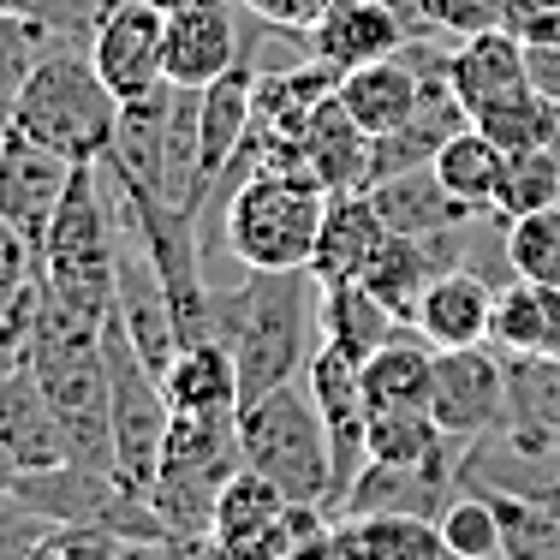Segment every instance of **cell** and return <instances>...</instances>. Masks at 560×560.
<instances>
[{
	"label": "cell",
	"instance_id": "cell-1",
	"mask_svg": "<svg viewBox=\"0 0 560 560\" xmlns=\"http://www.w3.org/2000/svg\"><path fill=\"white\" fill-rule=\"evenodd\" d=\"M215 340L238 364V394L257 399L299 382L311 352L323 346V280L316 269H245L215 280Z\"/></svg>",
	"mask_w": 560,
	"mask_h": 560
},
{
	"label": "cell",
	"instance_id": "cell-2",
	"mask_svg": "<svg viewBox=\"0 0 560 560\" xmlns=\"http://www.w3.org/2000/svg\"><path fill=\"white\" fill-rule=\"evenodd\" d=\"M328 197L335 191L299 162V143H287V150L257 155L209 203L221 209V238L238 269H311Z\"/></svg>",
	"mask_w": 560,
	"mask_h": 560
},
{
	"label": "cell",
	"instance_id": "cell-3",
	"mask_svg": "<svg viewBox=\"0 0 560 560\" xmlns=\"http://www.w3.org/2000/svg\"><path fill=\"white\" fill-rule=\"evenodd\" d=\"M24 364L36 370L48 406L60 411L72 435L78 465H96L114 477V406H108V352H102V323L66 311L48 299L36 316V335L24 346Z\"/></svg>",
	"mask_w": 560,
	"mask_h": 560
},
{
	"label": "cell",
	"instance_id": "cell-4",
	"mask_svg": "<svg viewBox=\"0 0 560 560\" xmlns=\"http://www.w3.org/2000/svg\"><path fill=\"white\" fill-rule=\"evenodd\" d=\"M43 287L66 311L108 323L114 316V269H119V209L114 179L102 162H78L55 226L43 238Z\"/></svg>",
	"mask_w": 560,
	"mask_h": 560
},
{
	"label": "cell",
	"instance_id": "cell-5",
	"mask_svg": "<svg viewBox=\"0 0 560 560\" xmlns=\"http://www.w3.org/2000/svg\"><path fill=\"white\" fill-rule=\"evenodd\" d=\"M12 126L24 138L48 143V150L72 155V162H102L119 126V96L108 90V78L96 72L90 48L60 43L12 90Z\"/></svg>",
	"mask_w": 560,
	"mask_h": 560
},
{
	"label": "cell",
	"instance_id": "cell-6",
	"mask_svg": "<svg viewBox=\"0 0 560 560\" xmlns=\"http://www.w3.org/2000/svg\"><path fill=\"white\" fill-rule=\"evenodd\" d=\"M245 471L238 411H173V430L150 483V506L173 542H203L215 530V501Z\"/></svg>",
	"mask_w": 560,
	"mask_h": 560
},
{
	"label": "cell",
	"instance_id": "cell-7",
	"mask_svg": "<svg viewBox=\"0 0 560 560\" xmlns=\"http://www.w3.org/2000/svg\"><path fill=\"white\" fill-rule=\"evenodd\" d=\"M238 442H245V465L269 477L287 501L328 506V495H335V453H328V423L316 411V394L304 376L245 399L238 406Z\"/></svg>",
	"mask_w": 560,
	"mask_h": 560
},
{
	"label": "cell",
	"instance_id": "cell-8",
	"mask_svg": "<svg viewBox=\"0 0 560 560\" xmlns=\"http://www.w3.org/2000/svg\"><path fill=\"white\" fill-rule=\"evenodd\" d=\"M102 352H108V406H114V483L150 501L155 465H162V447L173 430V399L162 376L138 358L119 316L102 323Z\"/></svg>",
	"mask_w": 560,
	"mask_h": 560
},
{
	"label": "cell",
	"instance_id": "cell-9",
	"mask_svg": "<svg viewBox=\"0 0 560 560\" xmlns=\"http://www.w3.org/2000/svg\"><path fill=\"white\" fill-rule=\"evenodd\" d=\"M430 418L453 442H495L513 418V382H506V352L495 340L477 346H435V399Z\"/></svg>",
	"mask_w": 560,
	"mask_h": 560
},
{
	"label": "cell",
	"instance_id": "cell-10",
	"mask_svg": "<svg viewBox=\"0 0 560 560\" xmlns=\"http://www.w3.org/2000/svg\"><path fill=\"white\" fill-rule=\"evenodd\" d=\"M90 60L119 102H138L167 84V12L155 0H114L90 36Z\"/></svg>",
	"mask_w": 560,
	"mask_h": 560
},
{
	"label": "cell",
	"instance_id": "cell-11",
	"mask_svg": "<svg viewBox=\"0 0 560 560\" xmlns=\"http://www.w3.org/2000/svg\"><path fill=\"white\" fill-rule=\"evenodd\" d=\"M72 173H78L72 155L24 138L19 126L7 131V150H0V215L31 238L36 257H43V238L60 215L66 191H72Z\"/></svg>",
	"mask_w": 560,
	"mask_h": 560
},
{
	"label": "cell",
	"instance_id": "cell-12",
	"mask_svg": "<svg viewBox=\"0 0 560 560\" xmlns=\"http://www.w3.org/2000/svg\"><path fill=\"white\" fill-rule=\"evenodd\" d=\"M411 36H418V24L394 0H328V12L304 31V48H311V60L335 66V72H358L370 60L411 48Z\"/></svg>",
	"mask_w": 560,
	"mask_h": 560
},
{
	"label": "cell",
	"instance_id": "cell-13",
	"mask_svg": "<svg viewBox=\"0 0 560 560\" xmlns=\"http://www.w3.org/2000/svg\"><path fill=\"white\" fill-rule=\"evenodd\" d=\"M442 72L459 96V108L471 119H483L489 108H506L513 96H525L530 84V66H525V36L518 31H477V36H459V43L442 48Z\"/></svg>",
	"mask_w": 560,
	"mask_h": 560
},
{
	"label": "cell",
	"instance_id": "cell-14",
	"mask_svg": "<svg viewBox=\"0 0 560 560\" xmlns=\"http://www.w3.org/2000/svg\"><path fill=\"white\" fill-rule=\"evenodd\" d=\"M506 382H513V418H506L501 442L525 465H537L549 483L560 477V358H506Z\"/></svg>",
	"mask_w": 560,
	"mask_h": 560
},
{
	"label": "cell",
	"instance_id": "cell-15",
	"mask_svg": "<svg viewBox=\"0 0 560 560\" xmlns=\"http://www.w3.org/2000/svg\"><path fill=\"white\" fill-rule=\"evenodd\" d=\"M0 447H7V459L19 465L24 477L36 471H60V465H72V435H66L60 411L48 406L43 382H36V370L12 364V376L0 382Z\"/></svg>",
	"mask_w": 560,
	"mask_h": 560
},
{
	"label": "cell",
	"instance_id": "cell-16",
	"mask_svg": "<svg viewBox=\"0 0 560 560\" xmlns=\"http://www.w3.org/2000/svg\"><path fill=\"white\" fill-rule=\"evenodd\" d=\"M238 0H221V7H179L167 12V84L203 90L215 84L221 72H233L245 60V43H238Z\"/></svg>",
	"mask_w": 560,
	"mask_h": 560
},
{
	"label": "cell",
	"instance_id": "cell-17",
	"mask_svg": "<svg viewBox=\"0 0 560 560\" xmlns=\"http://www.w3.org/2000/svg\"><path fill=\"white\" fill-rule=\"evenodd\" d=\"M250 114H257V66L238 60L215 84L197 90V167H203V203L233 167V155L250 138Z\"/></svg>",
	"mask_w": 560,
	"mask_h": 560
},
{
	"label": "cell",
	"instance_id": "cell-18",
	"mask_svg": "<svg viewBox=\"0 0 560 560\" xmlns=\"http://www.w3.org/2000/svg\"><path fill=\"white\" fill-rule=\"evenodd\" d=\"M167 114H173V84L150 90L138 102H119V126L108 143V162L131 191L143 197H162L167 203Z\"/></svg>",
	"mask_w": 560,
	"mask_h": 560
},
{
	"label": "cell",
	"instance_id": "cell-19",
	"mask_svg": "<svg viewBox=\"0 0 560 560\" xmlns=\"http://www.w3.org/2000/svg\"><path fill=\"white\" fill-rule=\"evenodd\" d=\"M495 292L477 269H447L430 280V292L418 299V311H411V328H418L430 346H477L489 340V323H495Z\"/></svg>",
	"mask_w": 560,
	"mask_h": 560
},
{
	"label": "cell",
	"instance_id": "cell-20",
	"mask_svg": "<svg viewBox=\"0 0 560 560\" xmlns=\"http://www.w3.org/2000/svg\"><path fill=\"white\" fill-rule=\"evenodd\" d=\"M430 66H435V55L423 66H411L406 48H399V55H388V60H370V66H358V72H340L346 114H352L370 138H388V131H399L411 119V108H418L423 72H430Z\"/></svg>",
	"mask_w": 560,
	"mask_h": 560
},
{
	"label": "cell",
	"instance_id": "cell-21",
	"mask_svg": "<svg viewBox=\"0 0 560 560\" xmlns=\"http://www.w3.org/2000/svg\"><path fill=\"white\" fill-rule=\"evenodd\" d=\"M394 226L382 221L376 197L370 191H335L328 197V215H323V238H316V280L335 287V280H364V269L376 262L382 238Z\"/></svg>",
	"mask_w": 560,
	"mask_h": 560
},
{
	"label": "cell",
	"instance_id": "cell-22",
	"mask_svg": "<svg viewBox=\"0 0 560 560\" xmlns=\"http://www.w3.org/2000/svg\"><path fill=\"white\" fill-rule=\"evenodd\" d=\"M370 143H376V138L346 114V102L335 90V96L311 114V126H304L299 162L311 167L328 191H370Z\"/></svg>",
	"mask_w": 560,
	"mask_h": 560
},
{
	"label": "cell",
	"instance_id": "cell-23",
	"mask_svg": "<svg viewBox=\"0 0 560 560\" xmlns=\"http://www.w3.org/2000/svg\"><path fill=\"white\" fill-rule=\"evenodd\" d=\"M340 560H453L442 525L430 513H340L335 518Z\"/></svg>",
	"mask_w": 560,
	"mask_h": 560
},
{
	"label": "cell",
	"instance_id": "cell-24",
	"mask_svg": "<svg viewBox=\"0 0 560 560\" xmlns=\"http://www.w3.org/2000/svg\"><path fill=\"white\" fill-rule=\"evenodd\" d=\"M370 411H430L435 399V346L423 335H394L382 352L364 358Z\"/></svg>",
	"mask_w": 560,
	"mask_h": 560
},
{
	"label": "cell",
	"instance_id": "cell-25",
	"mask_svg": "<svg viewBox=\"0 0 560 560\" xmlns=\"http://www.w3.org/2000/svg\"><path fill=\"white\" fill-rule=\"evenodd\" d=\"M370 197H376L382 221H388L394 233H418V238L423 233H447V226H465V221H483V215H471L442 179H435V167L394 173V179L370 185Z\"/></svg>",
	"mask_w": 560,
	"mask_h": 560
},
{
	"label": "cell",
	"instance_id": "cell-26",
	"mask_svg": "<svg viewBox=\"0 0 560 560\" xmlns=\"http://www.w3.org/2000/svg\"><path fill=\"white\" fill-rule=\"evenodd\" d=\"M162 388L173 399V411H238L245 406V394H238V364L221 340L179 346V358H173Z\"/></svg>",
	"mask_w": 560,
	"mask_h": 560
},
{
	"label": "cell",
	"instance_id": "cell-27",
	"mask_svg": "<svg viewBox=\"0 0 560 560\" xmlns=\"http://www.w3.org/2000/svg\"><path fill=\"white\" fill-rule=\"evenodd\" d=\"M394 335H399V316L364 287V280H335V287H323V340H335L340 352L358 358V364H364L370 352H382Z\"/></svg>",
	"mask_w": 560,
	"mask_h": 560
},
{
	"label": "cell",
	"instance_id": "cell-28",
	"mask_svg": "<svg viewBox=\"0 0 560 560\" xmlns=\"http://www.w3.org/2000/svg\"><path fill=\"white\" fill-rule=\"evenodd\" d=\"M435 179L447 185L453 197H459L471 215H483L489 221V203H495V185H501V173H506V150L495 138H489L483 126H465V131H453V138L442 143V155H435Z\"/></svg>",
	"mask_w": 560,
	"mask_h": 560
},
{
	"label": "cell",
	"instance_id": "cell-29",
	"mask_svg": "<svg viewBox=\"0 0 560 560\" xmlns=\"http://www.w3.org/2000/svg\"><path fill=\"white\" fill-rule=\"evenodd\" d=\"M560 203V155L555 150H525L506 155V173L495 185V203H489V221L513 226L518 215H537V209Z\"/></svg>",
	"mask_w": 560,
	"mask_h": 560
},
{
	"label": "cell",
	"instance_id": "cell-30",
	"mask_svg": "<svg viewBox=\"0 0 560 560\" xmlns=\"http://www.w3.org/2000/svg\"><path fill=\"white\" fill-rule=\"evenodd\" d=\"M435 525H442V542H447L453 560H506L501 513H495V501H489L483 489L465 483L459 495L442 506V518H435Z\"/></svg>",
	"mask_w": 560,
	"mask_h": 560
},
{
	"label": "cell",
	"instance_id": "cell-31",
	"mask_svg": "<svg viewBox=\"0 0 560 560\" xmlns=\"http://www.w3.org/2000/svg\"><path fill=\"white\" fill-rule=\"evenodd\" d=\"M489 340H495L506 358L542 352V340H549V299H542L537 280H518L513 275L495 292V323H489Z\"/></svg>",
	"mask_w": 560,
	"mask_h": 560
},
{
	"label": "cell",
	"instance_id": "cell-32",
	"mask_svg": "<svg viewBox=\"0 0 560 560\" xmlns=\"http://www.w3.org/2000/svg\"><path fill=\"white\" fill-rule=\"evenodd\" d=\"M471 126H483L506 155L555 150V138H560V102H549L542 90H525V96H513L506 108H489L483 119H471Z\"/></svg>",
	"mask_w": 560,
	"mask_h": 560
},
{
	"label": "cell",
	"instance_id": "cell-33",
	"mask_svg": "<svg viewBox=\"0 0 560 560\" xmlns=\"http://www.w3.org/2000/svg\"><path fill=\"white\" fill-rule=\"evenodd\" d=\"M287 495L269 483L262 471H233V483L221 489V501H215V530L209 537H250V530H269V525H280L287 518Z\"/></svg>",
	"mask_w": 560,
	"mask_h": 560
},
{
	"label": "cell",
	"instance_id": "cell-34",
	"mask_svg": "<svg viewBox=\"0 0 560 560\" xmlns=\"http://www.w3.org/2000/svg\"><path fill=\"white\" fill-rule=\"evenodd\" d=\"M506 269L537 287H560V203L506 226Z\"/></svg>",
	"mask_w": 560,
	"mask_h": 560
},
{
	"label": "cell",
	"instance_id": "cell-35",
	"mask_svg": "<svg viewBox=\"0 0 560 560\" xmlns=\"http://www.w3.org/2000/svg\"><path fill=\"white\" fill-rule=\"evenodd\" d=\"M48 48H60V43H55V31H48L36 12L0 7V90H7V96L36 72V60H43Z\"/></svg>",
	"mask_w": 560,
	"mask_h": 560
},
{
	"label": "cell",
	"instance_id": "cell-36",
	"mask_svg": "<svg viewBox=\"0 0 560 560\" xmlns=\"http://www.w3.org/2000/svg\"><path fill=\"white\" fill-rule=\"evenodd\" d=\"M513 0H411V19H418V36H477V31H501Z\"/></svg>",
	"mask_w": 560,
	"mask_h": 560
},
{
	"label": "cell",
	"instance_id": "cell-37",
	"mask_svg": "<svg viewBox=\"0 0 560 560\" xmlns=\"http://www.w3.org/2000/svg\"><path fill=\"white\" fill-rule=\"evenodd\" d=\"M48 530H55V518L36 513L24 495H7V501H0V560H31L36 542H43Z\"/></svg>",
	"mask_w": 560,
	"mask_h": 560
},
{
	"label": "cell",
	"instance_id": "cell-38",
	"mask_svg": "<svg viewBox=\"0 0 560 560\" xmlns=\"http://www.w3.org/2000/svg\"><path fill=\"white\" fill-rule=\"evenodd\" d=\"M119 555V537L96 525H55L43 542H36L31 560H114Z\"/></svg>",
	"mask_w": 560,
	"mask_h": 560
},
{
	"label": "cell",
	"instance_id": "cell-39",
	"mask_svg": "<svg viewBox=\"0 0 560 560\" xmlns=\"http://www.w3.org/2000/svg\"><path fill=\"white\" fill-rule=\"evenodd\" d=\"M238 7H245L257 24H269V31L299 36V43H304V31L328 12V0H238Z\"/></svg>",
	"mask_w": 560,
	"mask_h": 560
},
{
	"label": "cell",
	"instance_id": "cell-40",
	"mask_svg": "<svg viewBox=\"0 0 560 560\" xmlns=\"http://www.w3.org/2000/svg\"><path fill=\"white\" fill-rule=\"evenodd\" d=\"M31 275H43V262H36V245L19 233L7 215H0V299H7L12 287H24Z\"/></svg>",
	"mask_w": 560,
	"mask_h": 560
},
{
	"label": "cell",
	"instance_id": "cell-41",
	"mask_svg": "<svg viewBox=\"0 0 560 560\" xmlns=\"http://www.w3.org/2000/svg\"><path fill=\"white\" fill-rule=\"evenodd\" d=\"M525 66H530V84H537L549 102H560V36L525 43Z\"/></svg>",
	"mask_w": 560,
	"mask_h": 560
},
{
	"label": "cell",
	"instance_id": "cell-42",
	"mask_svg": "<svg viewBox=\"0 0 560 560\" xmlns=\"http://www.w3.org/2000/svg\"><path fill=\"white\" fill-rule=\"evenodd\" d=\"M542 299H549V340H542V352L560 358V287H542Z\"/></svg>",
	"mask_w": 560,
	"mask_h": 560
},
{
	"label": "cell",
	"instance_id": "cell-43",
	"mask_svg": "<svg viewBox=\"0 0 560 560\" xmlns=\"http://www.w3.org/2000/svg\"><path fill=\"white\" fill-rule=\"evenodd\" d=\"M19 483H24V471L7 459V447H0V501H7V495H19Z\"/></svg>",
	"mask_w": 560,
	"mask_h": 560
},
{
	"label": "cell",
	"instance_id": "cell-44",
	"mask_svg": "<svg viewBox=\"0 0 560 560\" xmlns=\"http://www.w3.org/2000/svg\"><path fill=\"white\" fill-rule=\"evenodd\" d=\"M7 131H12V96L0 90V150H7Z\"/></svg>",
	"mask_w": 560,
	"mask_h": 560
},
{
	"label": "cell",
	"instance_id": "cell-45",
	"mask_svg": "<svg viewBox=\"0 0 560 560\" xmlns=\"http://www.w3.org/2000/svg\"><path fill=\"white\" fill-rule=\"evenodd\" d=\"M162 12H179V7H221V0H155Z\"/></svg>",
	"mask_w": 560,
	"mask_h": 560
},
{
	"label": "cell",
	"instance_id": "cell-46",
	"mask_svg": "<svg viewBox=\"0 0 560 560\" xmlns=\"http://www.w3.org/2000/svg\"><path fill=\"white\" fill-rule=\"evenodd\" d=\"M12 364H19V352H7V346H0V382L12 376Z\"/></svg>",
	"mask_w": 560,
	"mask_h": 560
},
{
	"label": "cell",
	"instance_id": "cell-47",
	"mask_svg": "<svg viewBox=\"0 0 560 560\" xmlns=\"http://www.w3.org/2000/svg\"><path fill=\"white\" fill-rule=\"evenodd\" d=\"M394 7H406V12H411V0H394ZM411 24H418V19H411Z\"/></svg>",
	"mask_w": 560,
	"mask_h": 560
}]
</instances>
